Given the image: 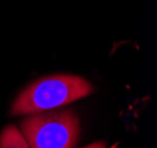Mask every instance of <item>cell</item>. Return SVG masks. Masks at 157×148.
Wrapping results in <instances>:
<instances>
[{
	"mask_svg": "<svg viewBox=\"0 0 157 148\" xmlns=\"http://www.w3.org/2000/svg\"><path fill=\"white\" fill-rule=\"evenodd\" d=\"M93 93V86L76 75L56 74L41 78L22 90L13 102L11 113L35 114L82 99Z\"/></svg>",
	"mask_w": 157,
	"mask_h": 148,
	"instance_id": "obj_1",
	"label": "cell"
},
{
	"mask_svg": "<svg viewBox=\"0 0 157 148\" xmlns=\"http://www.w3.org/2000/svg\"><path fill=\"white\" fill-rule=\"evenodd\" d=\"M31 148H74L80 136L78 116L71 110L35 113L21 122Z\"/></svg>",
	"mask_w": 157,
	"mask_h": 148,
	"instance_id": "obj_2",
	"label": "cell"
},
{
	"mask_svg": "<svg viewBox=\"0 0 157 148\" xmlns=\"http://www.w3.org/2000/svg\"><path fill=\"white\" fill-rule=\"evenodd\" d=\"M0 148H31L21 130L15 126H7L0 134Z\"/></svg>",
	"mask_w": 157,
	"mask_h": 148,
	"instance_id": "obj_3",
	"label": "cell"
},
{
	"mask_svg": "<svg viewBox=\"0 0 157 148\" xmlns=\"http://www.w3.org/2000/svg\"><path fill=\"white\" fill-rule=\"evenodd\" d=\"M83 148H105V143L103 141H98L94 142V143H90L88 146H86Z\"/></svg>",
	"mask_w": 157,
	"mask_h": 148,
	"instance_id": "obj_4",
	"label": "cell"
},
{
	"mask_svg": "<svg viewBox=\"0 0 157 148\" xmlns=\"http://www.w3.org/2000/svg\"><path fill=\"white\" fill-rule=\"evenodd\" d=\"M116 146H117V145H115V146H114V147H111V148H116Z\"/></svg>",
	"mask_w": 157,
	"mask_h": 148,
	"instance_id": "obj_5",
	"label": "cell"
}]
</instances>
